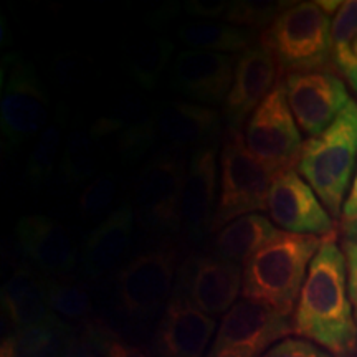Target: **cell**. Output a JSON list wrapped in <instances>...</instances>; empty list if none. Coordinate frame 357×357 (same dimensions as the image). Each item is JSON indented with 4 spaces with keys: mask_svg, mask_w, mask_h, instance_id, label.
Listing matches in <instances>:
<instances>
[{
    "mask_svg": "<svg viewBox=\"0 0 357 357\" xmlns=\"http://www.w3.org/2000/svg\"><path fill=\"white\" fill-rule=\"evenodd\" d=\"M293 333L334 357H357V326L347 288L346 255L324 236L294 307Z\"/></svg>",
    "mask_w": 357,
    "mask_h": 357,
    "instance_id": "6da1fadb",
    "label": "cell"
},
{
    "mask_svg": "<svg viewBox=\"0 0 357 357\" xmlns=\"http://www.w3.org/2000/svg\"><path fill=\"white\" fill-rule=\"evenodd\" d=\"M323 238L281 231L243 265V300L289 316Z\"/></svg>",
    "mask_w": 357,
    "mask_h": 357,
    "instance_id": "7a4b0ae2",
    "label": "cell"
},
{
    "mask_svg": "<svg viewBox=\"0 0 357 357\" xmlns=\"http://www.w3.org/2000/svg\"><path fill=\"white\" fill-rule=\"evenodd\" d=\"M357 167V102L349 101L336 121L303 142L298 172L333 218H339Z\"/></svg>",
    "mask_w": 357,
    "mask_h": 357,
    "instance_id": "3957f363",
    "label": "cell"
},
{
    "mask_svg": "<svg viewBox=\"0 0 357 357\" xmlns=\"http://www.w3.org/2000/svg\"><path fill=\"white\" fill-rule=\"evenodd\" d=\"M331 19L318 2H293L260 35L280 75L326 70L333 60Z\"/></svg>",
    "mask_w": 357,
    "mask_h": 357,
    "instance_id": "277c9868",
    "label": "cell"
},
{
    "mask_svg": "<svg viewBox=\"0 0 357 357\" xmlns=\"http://www.w3.org/2000/svg\"><path fill=\"white\" fill-rule=\"evenodd\" d=\"M178 252L158 247L134 257L118 270L114 280V310L129 324L142 326L155 319L171 300L178 271Z\"/></svg>",
    "mask_w": 357,
    "mask_h": 357,
    "instance_id": "5b68a950",
    "label": "cell"
},
{
    "mask_svg": "<svg viewBox=\"0 0 357 357\" xmlns=\"http://www.w3.org/2000/svg\"><path fill=\"white\" fill-rule=\"evenodd\" d=\"M0 137L3 153L38 137L48 119V95L33 65L20 53L3 56L0 68Z\"/></svg>",
    "mask_w": 357,
    "mask_h": 357,
    "instance_id": "8992f818",
    "label": "cell"
},
{
    "mask_svg": "<svg viewBox=\"0 0 357 357\" xmlns=\"http://www.w3.org/2000/svg\"><path fill=\"white\" fill-rule=\"evenodd\" d=\"M275 172L258 160L245 144L242 131H227L220 153L218 200L211 231L248 213L266 211L268 190Z\"/></svg>",
    "mask_w": 357,
    "mask_h": 357,
    "instance_id": "52a82bcc",
    "label": "cell"
},
{
    "mask_svg": "<svg viewBox=\"0 0 357 357\" xmlns=\"http://www.w3.org/2000/svg\"><path fill=\"white\" fill-rule=\"evenodd\" d=\"M243 139L250 153L275 174L298 166L303 142L283 78L248 118Z\"/></svg>",
    "mask_w": 357,
    "mask_h": 357,
    "instance_id": "ba28073f",
    "label": "cell"
},
{
    "mask_svg": "<svg viewBox=\"0 0 357 357\" xmlns=\"http://www.w3.org/2000/svg\"><path fill=\"white\" fill-rule=\"evenodd\" d=\"M185 155L167 147L149 159L136 184L137 215L147 229L160 234L181 230V207L187 177Z\"/></svg>",
    "mask_w": 357,
    "mask_h": 357,
    "instance_id": "9c48e42d",
    "label": "cell"
},
{
    "mask_svg": "<svg viewBox=\"0 0 357 357\" xmlns=\"http://www.w3.org/2000/svg\"><path fill=\"white\" fill-rule=\"evenodd\" d=\"M293 333V319L258 303L240 300L222 316L205 357H263Z\"/></svg>",
    "mask_w": 357,
    "mask_h": 357,
    "instance_id": "30bf717a",
    "label": "cell"
},
{
    "mask_svg": "<svg viewBox=\"0 0 357 357\" xmlns=\"http://www.w3.org/2000/svg\"><path fill=\"white\" fill-rule=\"evenodd\" d=\"M89 128L102 155L128 164L144 158L158 136L154 109L137 96L121 98Z\"/></svg>",
    "mask_w": 357,
    "mask_h": 357,
    "instance_id": "8fae6325",
    "label": "cell"
},
{
    "mask_svg": "<svg viewBox=\"0 0 357 357\" xmlns=\"http://www.w3.org/2000/svg\"><path fill=\"white\" fill-rule=\"evenodd\" d=\"M243 266L217 255H192L182 263L174 288L205 314L225 316L242 294Z\"/></svg>",
    "mask_w": 357,
    "mask_h": 357,
    "instance_id": "7c38bea8",
    "label": "cell"
},
{
    "mask_svg": "<svg viewBox=\"0 0 357 357\" xmlns=\"http://www.w3.org/2000/svg\"><path fill=\"white\" fill-rule=\"evenodd\" d=\"M283 82L289 109L310 137L331 126L351 101L344 82L329 70L293 73Z\"/></svg>",
    "mask_w": 357,
    "mask_h": 357,
    "instance_id": "4fadbf2b",
    "label": "cell"
},
{
    "mask_svg": "<svg viewBox=\"0 0 357 357\" xmlns=\"http://www.w3.org/2000/svg\"><path fill=\"white\" fill-rule=\"evenodd\" d=\"M266 211L276 225L289 234L329 236L334 222L316 192L294 169L276 172L268 190Z\"/></svg>",
    "mask_w": 357,
    "mask_h": 357,
    "instance_id": "5bb4252c",
    "label": "cell"
},
{
    "mask_svg": "<svg viewBox=\"0 0 357 357\" xmlns=\"http://www.w3.org/2000/svg\"><path fill=\"white\" fill-rule=\"evenodd\" d=\"M217 321L190 305L174 288L153 334V357H205L208 342L215 336Z\"/></svg>",
    "mask_w": 357,
    "mask_h": 357,
    "instance_id": "9a60e30c",
    "label": "cell"
},
{
    "mask_svg": "<svg viewBox=\"0 0 357 357\" xmlns=\"http://www.w3.org/2000/svg\"><path fill=\"white\" fill-rule=\"evenodd\" d=\"M236 60L227 53L182 50L174 58L171 86L197 105H220L234 83Z\"/></svg>",
    "mask_w": 357,
    "mask_h": 357,
    "instance_id": "2e32d148",
    "label": "cell"
},
{
    "mask_svg": "<svg viewBox=\"0 0 357 357\" xmlns=\"http://www.w3.org/2000/svg\"><path fill=\"white\" fill-rule=\"evenodd\" d=\"M278 65L273 55L258 40L257 45L240 53L236 60L235 78L223 102L229 131H240L263 100L270 95L278 79Z\"/></svg>",
    "mask_w": 357,
    "mask_h": 357,
    "instance_id": "e0dca14e",
    "label": "cell"
},
{
    "mask_svg": "<svg viewBox=\"0 0 357 357\" xmlns=\"http://www.w3.org/2000/svg\"><path fill=\"white\" fill-rule=\"evenodd\" d=\"M26 260L47 280H70L77 266V250L61 223L45 215H26L15 227Z\"/></svg>",
    "mask_w": 357,
    "mask_h": 357,
    "instance_id": "ac0fdd59",
    "label": "cell"
},
{
    "mask_svg": "<svg viewBox=\"0 0 357 357\" xmlns=\"http://www.w3.org/2000/svg\"><path fill=\"white\" fill-rule=\"evenodd\" d=\"M218 178L217 144L195 149L187 166L181 207V230L192 242H200L211 234L218 200Z\"/></svg>",
    "mask_w": 357,
    "mask_h": 357,
    "instance_id": "d6986e66",
    "label": "cell"
},
{
    "mask_svg": "<svg viewBox=\"0 0 357 357\" xmlns=\"http://www.w3.org/2000/svg\"><path fill=\"white\" fill-rule=\"evenodd\" d=\"M134 240V208L121 204L84 238L82 252V270L88 278H101L123 261Z\"/></svg>",
    "mask_w": 357,
    "mask_h": 357,
    "instance_id": "ffe728a7",
    "label": "cell"
},
{
    "mask_svg": "<svg viewBox=\"0 0 357 357\" xmlns=\"http://www.w3.org/2000/svg\"><path fill=\"white\" fill-rule=\"evenodd\" d=\"M158 134L169 147L184 151L187 147L217 144L220 134V114L212 106L189 101L159 102L154 108Z\"/></svg>",
    "mask_w": 357,
    "mask_h": 357,
    "instance_id": "44dd1931",
    "label": "cell"
},
{
    "mask_svg": "<svg viewBox=\"0 0 357 357\" xmlns=\"http://www.w3.org/2000/svg\"><path fill=\"white\" fill-rule=\"evenodd\" d=\"M45 278L29 265H20L2 287V321L7 333L47 323L55 318Z\"/></svg>",
    "mask_w": 357,
    "mask_h": 357,
    "instance_id": "7402d4cb",
    "label": "cell"
},
{
    "mask_svg": "<svg viewBox=\"0 0 357 357\" xmlns=\"http://www.w3.org/2000/svg\"><path fill=\"white\" fill-rule=\"evenodd\" d=\"M278 234L280 230L270 222V218L260 213H248L227 223L217 231L213 240V255L243 266Z\"/></svg>",
    "mask_w": 357,
    "mask_h": 357,
    "instance_id": "603a6c76",
    "label": "cell"
},
{
    "mask_svg": "<svg viewBox=\"0 0 357 357\" xmlns=\"http://www.w3.org/2000/svg\"><path fill=\"white\" fill-rule=\"evenodd\" d=\"M73 334V328L55 316L47 323L3 334L0 357H65Z\"/></svg>",
    "mask_w": 357,
    "mask_h": 357,
    "instance_id": "cb8c5ba5",
    "label": "cell"
},
{
    "mask_svg": "<svg viewBox=\"0 0 357 357\" xmlns=\"http://www.w3.org/2000/svg\"><path fill=\"white\" fill-rule=\"evenodd\" d=\"M176 45L164 33H147L126 50L128 75L146 91H153L162 79Z\"/></svg>",
    "mask_w": 357,
    "mask_h": 357,
    "instance_id": "d4e9b609",
    "label": "cell"
},
{
    "mask_svg": "<svg viewBox=\"0 0 357 357\" xmlns=\"http://www.w3.org/2000/svg\"><path fill=\"white\" fill-rule=\"evenodd\" d=\"M177 37L192 50L227 53V55L243 53L258 43L255 32L227 22H190L177 30Z\"/></svg>",
    "mask_w": 357,
    "mask_h": 357,
    "instance_id": "484cf974",
    "label": "cell"
},
{
    "mask_svg": "<svg viewBox=\"0 0 357 357\" xmlns=\"http://www.w3.org/2000/svg\"><path fill=\"white\" fill-rule=\"evenodd\" d=\"M100 151L91 134V128L78 116L70 124L60 158V171L63 181L70 185L89 184L96 177Z\"/></svg>",
    "mask_w": 357,
    "mask_h": 357,
    "instance_id": "4316f807",
    "label": "cell"
},
{
    "mask_svg": "<svg viewBox=\"0 0 357 357\" xmlns=\"http://www.w3.org/2000/svg\"><path fill=\"white\" fill-rule=\"evenodd\" d=\"M68 128V109L63 102H60L52 121L45 126L35 141L32 153L26 160V177L35 189H42L52 178Z\"/></svg>",
    "mask_w": 357,
    "mask_h": 357,
    "instance_id": "83f0119b",
    "label": "cell"
},
{
    "mask_svg": "<svg viewBox=\"0 0 357 357\" xmlns=\"http://www.w3.org/2000/svg\"><path fill=\"white\" fill-rule=\"evenodd\" d=\"M47 296L50 303L52 311L58 318H65L70 321H79L84 326H91L96 323L93 319L95 310H93V301L89 298L86 289L82 284L73 283L71 280H47Z\"/></svg>",
    "mask_w": 357,
    "mask_h": 357,
    "instance_id": "f1b7e54d",
    "label": "cell"
},
{
    "mask_svg": "<svg viewBox=\"0 0 357 357\" xmlns=\"http://www.w3.org/2000/svg\"><path fill=\"white\" fill-rule=\"evenodd\" d=\"M333 61L344 73L357 63L354 45L357 42V0L342 2L331 22Z\"/></svg>",
    "mask_w": 357,
    "mask_h": 357,
    "instance_id": "f546056e",
    "label": "cell"
},
{
    "mask_svg": "<svg viewBox=\"0 0 357 357\" xmlns=\"http://www.w3.org/2000/svg\"><path fill=\"white\" fill-rule=\"evenodd\" d=\"M293 2H275V0H235L230 2L223 19L227 24L243 26L255 32L258 29H270L275 20Z\"/></svg>",
    "mask_w": 357,
    "mask_h": 357,
    "instance_id": "4dcf8cb0",
    "label": "cell"
},
{
    "mask_svg": "<svg viewBox=\"0 0 357 357\" xmlns=\"http://www.w3.org/2000/svg\"><path fill=\"white\" fill-rule=\"evenodd\" d=\"M118 172L106 171L98 174L89 184L84 187L78 207L83 217H96L105 212L113 202L118 190Z\"/></svg>",
    "mask_w": 357,
    "mask_h": 357,
    "instance_id": "1f68e13d",
    "label": "cell"
},
{
    "mask_svg": "<svg viewBox=\"0 0 357 357\" xmlns=\"http://www.w3.org/2000/svg\"><path fill=\"white\" fill-rule=\"evenodd\" d=\"M83 337L95 347V351L101 357H149L139 347L123 341L109 328L98 323V321L88 326Z\"/></svg>",
    "mask_w": 357,
    "mask_h": 357,
    "instance_id": "d6a6232c",
    "label": "cell"
},
{
    "mask_svg": "<svg viewBox=\"0 0 357 357\" xmlns=\"http://www.w3.org/2000/svg\"><path fill=\"white\" fill-rule=\"evenodd\" d=\"M263 357H334L323 347L301 337H287L275 344Z\"/></svg>",
    "mask_w": 357,
    "mask_h": 357,
    "instance_id": "836d02e7",
    "label": "cell"
},
{
    "mask_svg": "<svg viewBox=\"0 0 357 357\" xmlns=\"http://www.w3.org/2000/svg\"><path fill=\"white\" fill-rule=\"evenodd\" d=\"M230 0H187L182 3V10L194 19L215 22L229 10Z\"/></svg>",
    "mask_w": 357,
    "mask_h": 357,
    "instance_id": "e575fe53",
    "label": "cell"
},
{
    "mask_svg": "<svg viewBox=\"0 0 357 357\" xmlns=\"http://www.w3.org/2000/svg\"><path fill=\"white\" fill-rule=\"evenodd\" d=\"M339 227H341L342 235L346 240L357 242V172L354 176V182L347 195L344 205H342L341 217H339Z\"/></svg>",
    "mask_w": 357,
    "mask_h": 357,
    "instance_id": "d590c367",
    "label": "cell"
},
{
    "mask_svg": "<svg viewBox=\"0 0 357 357\" xmlns=\"http://www.w3.org/2000/svg\"><path fill=\"white\" fill-rule=\"evenodd\" d=\"M342 252L346 255L347 263V288H349V298L352 311H354V321L357 326V242L344 240Z\"/></svg>",
    "mask_w": 357,
    "mask_h": 357,
    "instance_id": "8d00e7d4",
    "label": "cell"
},
{
    "mask_svg": "<svg viewBox=\"0 0 357 357\" xmlns=\"http://www.w3.org/2000/svg\"><path fill=\"white\" fill-rule=\"evenodd\" d=\"M344 77L347 78V82H349L352 89L357 93V63L354 66H351L349 70L344 71Z\"/></svg>",
    "mask_w": 357,
    "mask_h": 357,
    "instance_id": "74e56055",
    "label": "cell"
},
{
    "mask_svg": "<svg viewBox=\"0 0 357 357\" xmlns=\"http://www.w3.org/2000/svg\"><path fill=\"white\" fill-rule=\"evenodd\" d=\"M318 6L329 15V13L339 10V7L342 6V2H337V0H334V2H324V0H321V2H318Z\"/></svg>",
    "mask_w": 357,
    "mask_h": 357,
    "instance_id": "f35d334b",
    "label": "cell"
},
{
    "mask_svg": "<svg viewBox=\"0 0 357 357\" xmlns=\"http://www.w3.org/2000/svg\"><path fill=\"white\" fill-rule=\"evenodd\" d=\"M354 55H356V58H357V42H356V45H354Z\"/></svg>",
    "mask_w": 357,
    "mask_h": 357,
    "instance_id": "ab89813d",
    "label": "cell"
}]
</instances>
